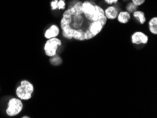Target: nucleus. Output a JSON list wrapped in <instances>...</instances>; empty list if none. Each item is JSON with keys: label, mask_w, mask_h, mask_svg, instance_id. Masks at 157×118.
<instances>
[{"label": "nucleus", "mask_w": 157, "mask_h": 118, "mask_svg": "<svg viewBox=\"0 0 157 118\" xmlns=\"http://www.w3.org/2000/svg\"><path fill=\"white\" fill-rule=\"evenodd\" d=\"M34 90V86L31 82L28 80H22L16 89V94L21 100H28L32 98Z\"/></svg>", "instance_id": "obj_1"}, {"label": "nucleus", "mask_w": 157, "mask_h": 118, "mask_svg": "<svg viewBox=\"0 0 157 118\" xmlns=\"http://www.w3.org/2000/svg\"><path fill=\"white\" fill-rule=\"evenodd\" d=\"M62 45V41L57 38L47 39L44 45V51L47 57H52L57 55L59 48Z\"/></svg>", "instance_id": "obj_2"}, {"label": "nucleus", "mask_w": 157, "mask_h": 118, "mask_svg": "<svg viewBox=\"0 0 157 118\" xmlns=\"http://www.w3.org/2000/svg\"><path fill=\"white\" fill-rule=\"evenodd\" d=\"M23 109V100L19 99L18 98H12L8 101L6 113L9 117H14L20 114Z\"/></svg>", "instance_id": "obj_3"}, {"label": "nucleus", "mask_w": 157, "mask_h": 118, "mask_svg": "<svg viewBox=\"0 0 157 118\" xmlns=\"http://www.w3.org/2000/svg\"><path fill=\"white\" fill-rule=\"evenodd\" d=\"M87 19L85 18V16H83L82 14H73L72 15V19L69 25L65 26H69L71 28H72L73 30H80L82 29L84 31H87L88 28H85V21ZM65 26H63V28Z\"/></svg>", "instance_id": "obj_4"}, {"label": "nucleus", "mask_w": 157, "mask_h": 118, "mask_svg": "<svg viewBox=\"0 0 157 118\" xmlns=\"http://www.w3.org/2000/svg\"><path fill=\"white\" fill-rule=\"evenodd\" d=\"M130 40L135 45H147L149 43V36L143 31H137L131 35Z\"/></svg>", "instance_id": "obj_5"}, {"label": "nucleus", "mask_w": 157, "mask_h": 118, "mask_svg": "<svg viewBox=\"0 0 157 118\" xmlns=\"http://www.w3.org/2000/svg\"><path fill=\"white\" fill-rule=\"evenodd\" d=\"M82 12L87 21H91L95 12V4L90 1L82 2Z\"/></svg>", "instance_id": "obj_6"}, {"label": "nucleus", "mask_w": 157, "mask_h": 118, "mask_svg": "<svg viewBox=\"0 0 157 118\" xmlns=\"http://www.w3.org/2000/svg\"><path fill=\"white\" fill-rule=\"evenodd\" d=\"M100 21L104 26H105L107 23V21H108L106 17L105 14H104V9L102 8L101 6H99L98 4H95V12L91 21Z\"/></svg>", "instance_id": "obj_7"}, {"label": "nucleus", "mask_w": 157, "mask_h": 118, "mask_svg": "<svg viewBox=\"0 0 157 118\" xmlns=\"http://www.w3.org/2000/svg\"><path fill=\"white\" fill-rule=\"evenodd\" d=\"M104 26L102 24L100 21H90L89 25H88V31L95 38L100 33Z\"/></svg>", "instance_id": "obj_8"}, {"label": "nucleus", "mask_w": 157, "mask_h": 118, "mask_svg": "<svg viewBox=\"0 0 157 118\" xmlns=\"http://www.w3.org/2000/svg\"><path fill=\"white\" fill-rule=\"evenodd\" d=\"M61 28L56 24H52L47 29L44 31V36L46 39H50V38H57L60 35Z\"/></svg>", "instance_id": "obj_9"}, {"label": "nucleus", "mask_w": 157, "mask_h": 118, "mask_svg": "<svg viewBox=\"0 0 157 118\" xmlns=\"http://www.w3.org/2000/svg\"><path fill=\"white\" fill-rule=\"evenodd\" d=\"M119 12V9L116 6L114 5H109L104 9V14H105L107 20L113 21L116 20L117 16Z\"/></svg>", "instance_id": "obj_10"}, {"label": "nucleus", "mask_w": 157, "mask_h": 118, "mask_svg": "<svg viewBox=\"0 0 157 118\" xmlns=\"http://www.w3.org/2000/svg\"><path fill=\"white\" fill-rule=\"evenodd\" d=\"M131 14L127 11H119L117 16V21L121 24H127L131 20Z\"/></svg>", "instance_id": "obj_11"}, {"label": "nucleus", "mask_w": 157, "mask_h": 118, "mask_svg": "<svg viewBox=\"0 0 157 118\" xmlns=\"http://www.w3.org/2000/svg\"><path fill=\"white\" fill-rule=\"evenodd\" d=\"M131 16H132L133 18H134L137 23H140V25H144V24L147 22L146 15H145L144 12L141 10H138V9H137V10L133 12L131 14Z\"/></svg>", "instance_id": "obj_12"}, {"label": "nucleus", "mask_w": 157, "mask_h": 118, "mask_svg": "<svg viewBox=\"0 0 157 118\" xmlns=\"http://www.w3.org/2000/svg\"><path fill=\"white\" fill-rule=\"evenodd\" d=\"M148 28L149 32L152 35H157V17L154 16L151 18L149 19L148 22Z\"/></svg>", "instance_id": "obj_13"}, {"label": "nucleus", "mask_w": 157, "mask_h": 118, "mask_svg": "<svg viewBox=\"0 0 157 118\" xmlns=\"http://www.w3.org/2000/svg\"><path fill=\"white\" fill-rule=\"evenodd\" d=\"M50 63L52 65H54V66H59L63 62V59H61V57L57 56V55H55V56L50 57Z\"/></svg>", "instance_id": "obj_14"}, {"label": "nucleus", "mask_w": 157, "mask_h": 118, "mask_svg": "<svg viewBox=\"0 0 157 118\" xmlns=\"http://www.w3.org/2000/svg\"><path fill=\"white\" fill-rule=\"evenodd\" d=\"M125 9H126L125 11H128L130 14H132L133 12L138 9V7H137V6H135V4L132 3V2H128L127 5H126Z\"/></svg>", "instance_id": "obj_15"}, {"label": "nucleus", "mask_w": 157, "mask_h": 118, "mask_svg": "<svg viewBox=\"0 0 157 118\" xmlns=\"http://www.w3.org/2000/svg\"><path fill=\"white\" fill-rule=\"evenodd\" d=\"M66 8V2L65 0H59L58 1V9L64 11Z\"/></svg>", "instance_id": "obj_16"}, {"label": "nucleus", "mask_w": 157, "mask_h": 118, "mask_svg": "<svg viewBox=\"0 0 157 118\" xmlns=\"http://www.w3.org/2000/svg\"><path fill=\"white\" fill-rule=\"evenodd\" d=\"M58 1L59 0H52L50 3V6L52 10L55 11L58 9Z\"/></svg>", "instance_id": "obj_17"}, {"label": "nucleus", "mask_w": 157, "mask_h": 118, "mask_svg": "<svg viewBox=\"0 0 157 118\" xmlns=\"http://www.w3.org/2000/svg\"><path fill=\"white\" fill-rule=\"evenodd\" d=\"M145 1H146V0H131V2H132L135 6H137V7H140L142 5H143Z\"/></svg>", "instance_id": "obj_18"}, {"label": "nucleus", "mask_w": 157, "mask_h": 118, "mask_svg": "<svg viewBox=\"0 0 157 118\" xmlns=\"http://www.w3.org/2000/svg\"><path fill=\"white\" fill-rule=\"evenodd\" d=\"M104 2L108 5H114V4H117L119 0H104Z\"/></svg>", "instance_id": "obj_19"}, {"label": "nucleus", "mask_w": 157, "mask_h": 118, "mask_svg": "<svg viewBox=\"0 0 157 118\" xmlns=\"http://www.w3.org/2000/svg\"><path fill=\"white\" fill-rule=\"evenodd\" d=\"M23 118H28V117H30L29 116H27V115H25V116H23Z\"/></svg>", "instance_id": "obj_20"}]
</instances>
